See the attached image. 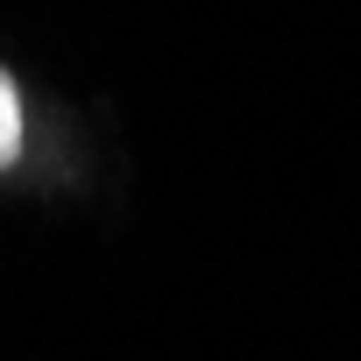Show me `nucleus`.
Segmentation results:
<instances>
[{
  "label": "nucleus",
  "instance_id": "obj_1",
  "mask_svg": "<svg viewBox=\"0 0 361 361\" xmlns=\"http://www.w3.org/2000/svg\"><path fill=\"white\" fill-rule=\"evenodd\" d=\"M22 156V92H15V78L0 71V170H8Z\"/></svg>",
  "mask_w": 361,
  "mask_h": 361
}]
</instances>
